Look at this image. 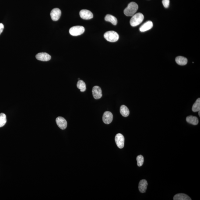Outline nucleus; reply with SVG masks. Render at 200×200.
<instances>
[{"label":"nucleus","instance_id":"nucleus-1","mask_svg":"<svg viewBox=\"0 0 200 200\" xmlns=\"http://www.w3.org/2000/svg\"><path fill=\"white\" fill-rule=\"evenodd\" d=\"M138 9V6L134 2H131L128 4L127 8L124 9V13L126 16H132L136 13Z\"/></svg>","mask_w":200,"mask_h":200},{"label":"nucleus","instance_id":"nucleus-2","mask_svg":"<svg viewBox=\"0 0 200 200\" xmlns=\"http://www.w3.org/2000/svg\"><path fill=\"white\" fill-rule=\"evenodd\" d=\"M144 18V17L142 13H138L135 14L130 20V24L133 27L138 26L143 22Z\"/></svg>","mask_w":200,"mask_h":200},{"label":"nucleus","instance_id":"nucleus-3","mask_svg":"<svg viewBox=\"0 0 200 200\" xmlns=\"http://www.w3.org/2000/svg\"><path fill=\"white\" fill-rule=\"evenodd\" d=\"M104 37L106 40L111 42H114L118 40L119 35L114 31H109L106 32L104 35Z\"/></svg>","mask_w":200,"mask_h":200},{"label":"nucleus","instance_id":"nucleus-4","mask_svg":"<svg viewBox=\"0 0 200 200\" xmlns=\"http://www.w3.org/2000/svg\"><path fill=\"white\" fill-rule=\"evenodd\" d=\"M85 28L82 26H73L69 29V33L71 35L78 36L83 34L84 33Z\"/></svg>","mask_w":200,"mask_h":200},{"label":"nucleus","instance_id":"nucleus-5","mask_svg":"<svg viewBox=\"0 0 200 200\" xmlns=\"http://www.w3.org/2000/svg\"><path fill=\"white\" fill-rule=\"evenodd\" d=\"M115 141L117 146L120 149L124 147V138L122 134H117L115 137Z\"/></svg>","mask_w":200,"mask_h":200},{"label":"nucleus","instance_id":"nucleus-6","mask_svg":"<svg viewBox=\"0 0 200 200\" xmlns=\"http://www.w3.org/2000/svg\"><path fill=\"white\" fill-rule=\"evenodd\" d=\"M79 15L81 17L85 20H89L93 18V13L88 10H82L80 12Z\"/></svg>","mask_w":200,"mask_h":200},{"label":"nucleus","instance_id":"nucleus-7","mask_svg":"<svg viewBox=\"0 0 200 200\" xmlns=\"http://www.w3.org/2000/svg\"><path fill=\"white\" fill-rule=\"evenodd\" d=\"M50 15L53 20L55 21L58 20L61 15V10L58 8H54L52 10Z\"/></svg>","mask_w":200,"mask_h":200},{"label":"nucleus","instance_id":"nucleus-8","mask_svg":"<svg viewBox=\"0 0 200 200\" xmlns=\"http://www.w3.org/2000/svg\"><path fill=\"white\" fill-rule=\"evenodd\" d=\"M93 97L95 99H98L101 98L102 94L101 88L98 86H94L92 90Z\"/></svg>","mask_w":200,"mask_h":200},{"label":"nucleus","instance_id":"nucleus-9","mask_svg":"<svg viewBox=\"0 0 200 200\" xmlns=\"http://www.w3.org/2000/svg\"><path fill=\"white\" fill-rule=\"evenodd\" d=\"M113 116L111 112L106 111L103 114L102 119L103 122L106 124H109L112 122Z\"/></svg>","mask_w":200,"mask_h":200},{"label":"nucleus","instance_id":"nucleus-10","mask_svg":"<svg viewBox=\"0 0 200 200\" xmlns=\"http://www.w3.org/2000/svg\"><path fill=\"white\" fill-rule=\"evenodd\" d=\"M56 123L60 128L65 129L67 126V122L65 118L62 117H58L56 119Z\"/></svg>","mask_w":200,"mask_h":200},{"label":"nucleus","instance_id":"nucleus-11","mask_svg":"<svg viewBox=\"0 0 200 200\" xmlns=\"http://www.w3.org/2000/svg\"><path fill=\"white\" fill-rule=\"evenodd\" d=\"M36 59L42 61H48L51 60V56L47 53H40L36 56Z\"/></svg>","mask_w":200,"mask_h":200},{"label":"nucleus","instance_id":"nucleus-12","mask_svg":"<svg viewBox=\"0 0 200 200\" xmlns=\"http://www.w3.org/2000/svg\"><path fill=\"white\" fill-rule=\"evenodd\" d=\"M153 26V24L151 21L145 22L140 28L139 30L141 32H146L152 28Z\"/></svg>","mask_w":200,"mask_h":200},{"label":"nucleus","instance_id":"nucleus-13","mask_svg":"<svg viewBox=\"0 0 200 200\" xmlns=\"http://www.w3.org/2000/svg\"><path fill=\"white\" fill-rule=\"evenodd\" d=\"M148 186V183L146 180H141L139 184V189L141 192L143 193L145 192Z\"/></svg>","mask_w":200,"mask_h":200},{"label":"nucleus","instance_id":"nucleus-14","mask_svg":"<svg viewBox=\"0 0 200 200\" xmlns=\"http://www.w3.org/2000/svg\"><path fill=\"white\" fill-rule=\"evenodd\" d=\"M174 200H191V199L188 195L184 194H178L173 197Z\"/></svg>","mask_w":200,"mask_h":200},{"label":"nucleus","instance_id":"nucleus-15","mask_svg":"<svg viewBox=\"0 0 200 200\" xmlns=\"http://www.w3.org/2000/svg\"><path fill=\"white\" fill-rule=\"evenodd\" d=\"M175 61L179 65L184 66L187 65V60L185 57L179 56L176 58Z\"/></svg>","mask_w":200,"mask_h":200},{"label":"nucleus","instance_id":"nucleus-16","mask_svg":"<svg viewBox=\"0 0 200 200\" xmlns=\"http://www.w3.org/2000/svg\"><path fill=\"white\" fill-rule=\"evenodd\" d=\"M105 20L106 21L111 22L113 25H116L117 23V18L115 17L110 15H107L105 18Z\"/></svg>","mask_w":200,"mask_h":200},{"label":"nucleus","instance_id":"nucleus-17","mask_svg":"<svg viewBox=\"0 0 200 200\" xmlns=\"http://www.w3.org/2000/svg\"><path fill=\"white\" fill-rule=\"evenodd\" d=\"M186 121L190 124L196 125L198 124L199 123L198 118L196 117L192 116H188L186 118Z\"/></svg>","mask_w":200,"mask_h":200},{"label":"nucleus","instance_id":"nucleus-18","mask_svg":"<svg viewBox=\"0 0 200 200\" xmlns=\"http://www.w3.org/2000/svg\"><path fill=\"white\" fill-rule=\"evenodd\" d=\"M120 113L123 117H127L129 114V110L126 106L123 105L120 107Z\"/></svg>","mask_w":200,"mask_h":200},{"label":"nucleus","instance_id":"nucleus-19","mask_svg":"<svg viewBox=\"0 0 200 200\" xmlns=\"http://www.w3.org/2000/svg\"><path fill=\"white\" fill-rule=\"evenodd\" d=\"M77 86L81 92H85L86 90V85L83 81L79 80L77 84Z\"/></svg>","mask_w":200,"mask_h":200},{"label":"nucleus","instance_id":"nucleus-20","mask_svg":"<svg viewBox=\"0 0 200 200\" xmlns=\"http://www.w3.org/2000/svg\"><path fill=\"white\" fill-rule=\"evenodd\" d=\"M192 110L193 112H197L200 110V99L198 98L193 105Z\"/></svg>","mask_w":200,"mask_h":200},{"label":"nucleus","instance_id":"nucleus-21","mask_svg":"<svg viewBox=\"0 0 200 200\" xmlns=\"http://www.w3.org/2000/svg\"><path fill=\"white\" fill-rule=\"evenodd\" d=\"M6 115L4 113L0 114V128L4 127L6 123Z\"/></svg>","mask_w":200,"mask_h":200},{"label":"nucleus","instance_id":"nucleus-22","mask_svg":"<svg viewBox=\"0 0 200 200\" xmlns=\"http://www.w3.org/2000/svg\"><path fill=\"white\" fill-rule=\"evenodd\" d=\"M137 161V165L138 166H141L143 165L144 162V158L143 156L141 155H139L136 158Z\"/></svg>","mask_w":200,"mask_h":200},{"label":"nucleus","instance_id":"nucleus-23","mask_svg":"<svg viewBox=\"0 0 200 200\" xmlns=\"http://www.w3.org/2000/svg\"><path fill=\"white\" fill-rule=\"evenodd\" d=\"M162 4L165 8H168L170 6V0H162Z\"/></svg>","mask_w":200,"mask_h":200},{"label":"nucleus","instance_id":"nucleus-24","mask_svg":"<svg viewBox=\"0 0 200 200\" xmlns=\"http://www.w3.org/2000/svg\"><path fill=\"white\" fill-rule=\"evenodd\" d=\"M4 29V25L2 23H0V35L2 33Z\"/></svg>","mask_w":200,"mask_h":200},{"label":"nucleus","instance_id":"nucleus-25","mask_svg":"<svg viewBox=\"0 0 200 200\" xmlns=\"http://www.w3.org/2000/svg\"><path fill=\"white\" fill-rule=\"evenodd\" d=\"M198 112H199V113H198L199 115V117H200V111H198Z\"/></svg>","mask_w":200,"mask_h":200}]
</instances>
